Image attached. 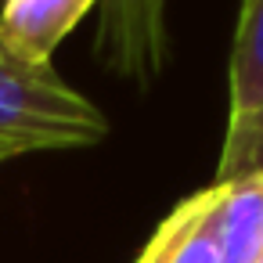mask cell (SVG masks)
I'll use <instances>...</instances> for the list:
<instances>
[{
  "mask_svg": "<svg viewBox=\"0 0 263 263\" xmlns=\"http://www.w3.org/2000/svg\"><path fill=\"white\" fill-rule=\"evenodd\" d=\"M108 119L72 90L54 65H33L0 44V141L26 152L87 148L105 141Z\"/></svg>",
  "mask_w": 263,
  "mask_h": 263,
  "instance_id": "cell-1",
  "label": "cell"
},
{
  "mask_svg": "<svg viewBox=\"0 0 263 263\" xmlns=\"http://www.w3.org/2000/svg\"><path fill=\"white\" fill-rule=\"evenodd\" d=\"M170 0H101L98 4V62L119 80L148 90L170 62Z\"/></svg>",
  "mask_w": 263,
  "mask_h": 263,
  "instance_id": "cell-2",
  "label": "cell"
},
{
  "mask_svg": "<svg viewBox=\"0 0 263 263\" xmlns=\"http://www.w3.org/2000/svg\"><path fill=\"white\" fill-rule=\"evenodd\" d=\"M223 184H209L180 198L152 231L134 263H223Z\"/></svg>",
  "mask_w": 263,
  "mask_h": 263,
  "instance_id": "cell-3",
  "label": "cell"
},
{
  "mask_svg": "<svg viewBox=\"0 0 263 263\" xmlns=\"http://www.w3.org/2000/svg\"><path fill=\"white\" fill-rule=\"evenodd\" d=\"M98 4L101 0H4L0 44L33 65H51V54L58 51V44Z\"/></svg>",
  "mask_w": 263,
  "mask_h": 263,
  "instance_id": "cell-4",
  "label": "cell"
},
{
  "mask_svg": "<svg viewBox=\"0 0 263 263\" xmlns=\"http://www.w3.org/2000/svg\"><path fill=\"white\" fill-rule=\"evenodd\" d=\"M223 263H259L263 256V177L223 184Z\"/></svg>",
  "mask_w": 263,
  "mask_h": 263,
  "instance_id": "cell-5",
  "label": "cell"
},
{
  "mask_svg": "<svg viewBox=\"0 0 263 263\" xmlns=\"http://www.w3.org/2000/svg\"><path fill=\"white\" fill-rule=\"evenodd\" d=\"M231 116L263 101V0H241L231 47Z\"/></svg>",
  "mask_w": 263,
  "mask_h": 263,
  "instance_id": "cell-6",
  "label": "cell"
},
{
  "mask_svg": "<svg viewBox=\"0 0 263 263\" xmlns=\"http://www.w3.org/2000/svg\"><path fill=\"white\" fill-rule=\"evenodd\" d=\"M241 177H263V101L227 119V137L213 184H227Z\"/></svg>",
  "mask_w": 263,
  "mask_h": 263,
  "instance_id": "cell-7",
  "label": "cell"
},
{
  "mask_svg": "<svg viewBox=\"0 0 263 263\" xmlns=\"http://www.w3.org/2000/svg\"><path fill=\"white\" fill-rule=\"evenodd\" d=\"M15 155H22L15 144H4V141H0V162H8V159H15Z\"/></svg>",
  "mask_w": 263,
  "mask_h": 263,
  "instance_id": "cell-8",
  "label": "cell"
},
{
  "mask_svg": "<svg viewBox=\"0 0 263 263\" xmlns=\"http://www.w3.org/2000/svg\"><path fill=\"white\" fill-rule=\"evenodd\" d=\"M259 263H263V256H259Z\"/></svg>",
  "mask_w": 263,
  "mask_h": 263,
  "instance_id": "cell-9",
  "label": "cell"
}]
</instances>
